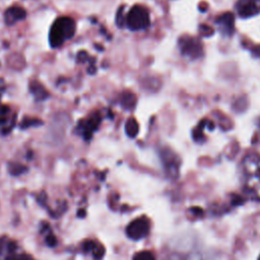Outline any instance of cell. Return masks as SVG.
Returning <instances> with one entry per match:
<instances>
[{"mask_svg": "<svg viewBox=\"0 0 260 260\" xmlns=\"http://www.w3.org/2000/svg\"><path fill=\"white\" fill-rule=\"evenodd\" d=\"M241 174L244 193L260 202V154L256 152L246 154L241 162Z\"/></svg>", "mask_w": 260, "mask_h": 260, "instance_id": "cell-1", "label": "cell"}, {"mask_svg": "<svg viewBox=\"0 0 260 260\" xmlns=\"http://www.w3.org/2000/svg\"><path fill=\"white\" fill-rule=\"evenodd\" d=\"M76 24L74 19L69 16H61L57 18L51 26L49 41L52 48H58L63 43L71 39L75 34Z\"/></svg>", "mask_w": 260, "mask_h": 260, "instance_id": "cell-2", "label": "cell"}, {"mask_svg": "<svg viewBox=\"0 0 260 260\" xmlns=\"http://www.w3.org/2000/svg\"><path fill=\"white\" fill-rule=\"evenodd\" d=\"M125 23L132 30H140L148 27L150 23L148 10L141 5H134L125 15Z\"/></svg>", "mask_w": 260, "mask_h": 260, "instance_id": "cell-3", "label": "cell"}, {"mask_svg": "<svg viewBox=\"0 0 260 260\" xmlns=\"http://www.w3.org/2000/svg\"><path fill=\"white\" fill-rule=\"evenodd\" d=\"M179 49L183 56L191 60L198 59L203 54V47L201 42L193 37H181L179 40Z\"/></svg>", "mask_w": 260, "mask_h": 260, "instance_id": "cell-4", "label": "cell"}, {"mask_svg": "<svg viewBox=\"0 0 260 260\" xmlns=\"http://www.w3.org/2000/svg\"><path fill=\"white\" fill-rule=\"evenodd\" d=\"M150 231V221L146 216H139L128 223L126 226V235L134 241L145 238Z\"/></svg>", "mask_w": 260, "mask_h": 260, "instance_id": "cell-5", "label": "cell"}, {"mask_svg": "<svg viewBox=\"0 0 260 260\" xmlns=\"http://www.w3.org/2000/svg\"><path fill=\"white\" fill-rule=\"evenodd\" d=\"M159 155L167 175L171 178H177L180 170V159L178 155L170 148H162Z\"/></svg>", "mask_w": 260, "mask_h": 260, "instance_id": "cell-6", "label": "cell"}, {"mask_svg": "<svg viewBox=\"0 0 260 260\" xmlns=\"http://www.w3.org/2000/svg\"><path fill=\"white\" fill-rule=\"evenodd\" d=\"M0 257L1 260H35L30 255L16 251V246L13 242L0 241Z\"/></svg>", "mask_w": 260, "mask_h": 260, "instance_id": "cell-7", "label": "cell"}, {"mask_svg": "<svg viewBox=\"0 0 260 260\" xmlns=\"http://www.w3.org/2000/svg\"><path fill=\"white\" fill-rule=\"evenodd\" d=\"M101 116L99 113L91 114L87 119L79 121L77 125V130L82 135V137L85 140H88L91 138L92 133L99 128V125L101 123Z\"/></svg>", "mask_w": 260, "mask_h": 260, "instance_id": "cell-8", "label": "cell"}, {"mask_svg": "<svg viewBox=\"0 0 260 260\" xmlns=\"http://www.w3.org/2000/svg\"><path fill=\"white\" fill-rule=\"evenodd\" d=\"M236 9L242 18L252 17L260 13V0H238Z\"/></svg>", "mask_w": 260, "mask_h": 260, "instance_id": "cell-9", "label": "cell"}, {"mask_svg": "<svg viewBox=\"0 0 260 260\" xmlns=\"http://www.w3.org/2000/svg\"><path fill=\"white\" fill-rule=\"evenodd\" d=\"M215 22L218 25V28L221 31V34L225 36H231L234 32L235 18L233 13L225 12L220 14L218 17H216Z\"/></svg>", "mask_w": 260, "mask_h": 260, "instance_id": "cell-10", "label": "cell"}, {"mask_svg": "<svg viewBox=\"0 0 260 260\" xmlns=\"http://www.w3.org/2000/svg\"><path fill=\"white\" fill-rule=\"evenodd\" d=\"M10 109L7 106H1L0 107V126L3 127L2 133L5 135L11 131V129L14 127L16 114H13L11 117L9 116Z\"/></svg>", "mask_w": 260, "mask_h": 260, "instance_id": "cell-11", "label": "cell"}, {"mask_svg": "<svg viewBox=\"0 0 260 260\" xmlns=\"http://www.w3.org/2000/svg\"><path fill=\"white\" fill-rule=\"evenodd\" d=\"M26 16L25 9L20 6H11L4 13V19L6 24L11 25L18 20L23 19Z\"/></svg>", "mask_w": 260, "mask_h": 260, "instance_id": "cell-12", "label": "cell"}, {"mask_svg": "<svg viewBox=\"0 0 260 260\" xmlns=\"http://www.w3.org/2000/svg\"><path fill=\"white\" fill-rule=\"evenodd\" d=\"M29 91L34 95L35 100L38 102H42L49 98V92L44 87L42 83H40L38 80H32L29 83Z\"/></svg>", "mask_w": 260, "mask_h": 260, "instance_id": "cell-13", "label": "cell"}, {"mask_svg": "<svg viewBox=\"0 0 260 260\" xmlns=\"http://www.w3.org/2000/svg\"><path fill=\"white\" fill-rule=\"evenodd\" d=\"M83 250L85 252H91L93 258L95 260H100L103 258L105 254V248L103 245L95 243L93 241H86L83 243Z\"/></svg>", "mask_w": 260, "mask_h": 260, "instance_id": "cell-14", "label": "cell"}, {"mask_svg": "<svg viewBox=\"0 0 260 260\" xmlns=\"http://www.w3.org/2000/svg\"><path fill=\"white\" fill-rule=\"evenodd\" d=\"M136 104V96L133 92L131 91H125L123 92L121 96V105L124 109L131 111Z\"/></svg>", "mask_w": 260, "mask_h": 260, "instance_id": "cell-15", "label": "cell"}, {"mask_svg": "<svg viewBox=\"0 0 260 260\" xmlns=\"http://www.w3.org/2000/svg\"><path fill=\"white\" fill-rule=\"evenodd\" d=\"M208 127L210 130L213 129V124L211 121L209 120H202L198 125L197 127L193 130V138L196 140V141H200L202 138H203V129Z\"/></svg>", "mask_w": 260, "mask_h": 260, "instance_id": "cell-16", "label": "cell"}, {"mask_svg": "<svg viewBox=\"0 0 260 260\" xmlns=\"http://www.w3.org/2000/svg\"><path fill=\"white\" fill-rule=\"evenodd\" d=\"M125 131L129 137H135L138 134L139 126L134 118H129L125 124Z\"/></svg>", "mask_w": 260, "mask_h": 260, "instance_id": "cell-17", "label": "cell"}, {"mask_svg": "<svg viewBox=\"0 0 260 260\" xmlns=\"http://www.w3.org/2000/svg\"><path fill=\"white\" fill-rule=\"evenodd\" d=\"M44 122L38 118H29L25 117L22 119V121L19 124L20 129H26L28 127H38L40 125H43Z\"/></svg>", "mask_w": 260, "mask_h": 260, "instance_id": "cell-18", "label": "cell"}, {"mask_svg": "<svg viewBox=\"0 0 260 260\" xmlns=\"http://www.w3.org/2000/svg\"><path fill=\"white\" fill-rule=\"evenodd\" d=\"M25 167L18 164V162H10L8 165V171L10 174L16 176V175H20L21 173H23L25 171Z\"/></svg>", "mask_w": 260, "mask_h": 260, "instance_id": "cell-19", "label": "cell"}, {"mask_svg": "<svg viewBox=\"0 0 260 260\" xmlns=\"http://www.w3.org/2000/svg\"><path fill=\"white\" fill-rule=\"evenodd\" d=\"M133 260H155L154 255L147 250L139 251L133 256Z\"/></svg>", "mask_w": 260, "mask_h": 260, "instance_id": "cell-20", "label": "cell"}, {"mask_svg": "<svg viewBox=\"0 0 260 260\" xmlns=\"http://www.w3.org/2000/svg\"><path fill=\"white\" fill-rule=\"evenodd\" d=\"M123 9H124V6H121L117 12V17H116V22L119 26H122L123 23L125 22V16L123 14Z\"/></svg>", "mask_w": 260, "mask_h": 260, "instance_id": "cell-21", "label": "cell"}, {"mask_svg": "<svg viewBox=\"0 0 260 260\" xmlns=\"http://www.w3.org/2000/svg\"><path fill=\"white\" fill-rule=\"evenodd\" d=\"M199 30H200L201 35L204 36V37H209V36H211L213 34V29L210 26L205 25V24H201L199 26Z\"/></svg>", "mask_w": 260, "mask_h": 260, "instance_id": "cell-22", "label": "cell"}, {"mask_svg": "<svg viewBox=\"0 0 260 260\" xmlns=\"http://www.w3.org/2000/svg\"><path fill=\"white\" fill-rule=\"evenodd\" d=\"M46 243H47L48 246L54 247V246H56V244H57V240H56V238L54 237L53 234H50V235H47V236H46Z\"/></svg>", "mask_w": 260, "mask_h": 260, "instance_id": "cell-23", "label": "cell"}, {"mask_svg": "<svg viewBox=\"0 0 260 260\" xmlns=\"http://www.w3.org/2000/svg\"><path fill=\"white\" fill-rule=\"evenodd\" d=\"M88 55H87V53L86 52H84V51H80L78 54H77V61L78 62H81V63H83V62H85L86 60H88Z\"/></svg>", "mask_w": 260, "mask_h": 260, "instance_id": "cell-24", "label": "cell"}, {"mask_svg": "<svg viewBox=\"0 0 260 260\" xmlns=\"http://www.w3.org/2000/svg\"><path fill=\"white\" fill-rule=\"evenodd\" d=\"M252 53H253L254 56L260 57V46H256V47L252 50Z\"/></svg>", "mask_w": 260, "mask_h": 260, "instance_id": "cell-25", "label": "cell"}, {"mask_svg": "<svg viewBox=\"0 0 260 260\" xmlns=\"http://www.w3.org/2000/svg\"><path fill=\"white\" fill-rule=\"evenodd\" d=\"M1 94H2V87H1V85H0V98H1Z\"/></svg>", "mask_w": 260, "mask_h": 260, "instance_id": "cell-26", "label": "cell"}]
</instances>
